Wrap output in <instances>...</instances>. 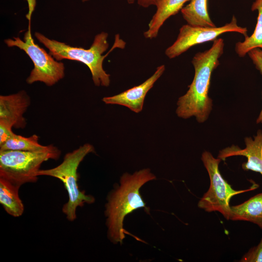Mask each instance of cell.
<instances>
[{"label": "cell", "mask_w": 262, "mask_h": 262, "mask_svg": "<svg viewBox=\"0 0 262 262\" xmlns=\"http://www.w3.org/2000/svg\"><path fill=\"white\" fill-rule=\"evenodd\" d=\"M224 45L222 38H217L209 49L198 52L193 57L195 75L187 92L178 100L176 113L179 117L187 119L194 116L199 123L207 119L213 106L208 95L211 75L219 65Z\"/></svg>", "instance_id": "6da1fadb"}, {"label": "cell", "mask_w": 262, "mask_h": 262, "mask_svg": "<svg viewBox=\"0 0 262 262\" xmlns=\"http://www.w3.org/2000/svg\"><path fill=\"white\" fill-rule=\"evenodd\" d=\"M155 176L148 168L123 174L120 185L115 187L107 197L105 215L106 217L107 236L114 244H122L125 238L123 221L125 217L133 211L146 208L140 193L141 187Z\"/></svg>", "instance_id": "7a4b0ae2"}, {"label": "cell", "mask_w": 262, "mask_h": 262, "mask_svg": "<svg viewBox=\"0 0 262 262\" xmlns=\"http://www.w3.org/2000/svg\"><path fill=\"white\" fill-rule=\"evenodd\" d=\"M34 36L38 41L49 50V53L57 61L63 59L74 60L82 62L89 69L94 84L97 86L108 87L110 83V75L103 69L104 59L116 48L124 49L126 42L120 38L119 34L115 35V41L111 49L105 55L109 44L108 33L102 32L98 33L88 49L81 47H72L66 43L51 39L39 32Z\"/></svg>", "instance_id": "3957f363"}, {"label": "cell", "mask_w": 262, "mask_h": 262, "mask_svg": "<svg viewBox=\"0 0 262 262\" xmlns=\"http://www.w3.org/2000/svg\"><path fill=\"white\" fill-rule=\"evenodd\" d=\"M94 152L93 146L86 143L74 150L67 153L61 164L48 169H40L38 176H47L59 179L64 184L68 194V201L62 208L63 213L69 221L77 218L76 210L82 207L85 203L91 204L95 202L94 196L87 195L84 191H81L78 183V168L84 157L89 153Z\"/></svg>", "instance_id": "277c9868"}, {"label": "cell", "mask_w": 262, "mask_h": 262, "mask_svg": "<svg viewBox=\"0 0 262 262\" xmlns=\"http://www.w3.org/2000/svg\"><path fill=\"white\" fill-rule=\"evenodd\" d=\"M61 153L52 145L41 151L0 150V178L19 187L34 183L42 164L49 159L58 160Z\"/></svg>", "instance_id": "5b68a950"}, {"label": "cell", "mask_w": 262, "mask_h": 262, "mask_svg": "<svg viewBox=\"0 0 262 262\" xmlns=\"http://www.w3.org/2000/svg\"><path fill=\"white\" fill-rule=\"evenodd\" d=\"M4 43L8 47H17L22 50L32 61L33 68L26 79L28 84L40 82L51 86L64 78V63L56 60L34 43L31 34L30 22L28 30L24 33L23 40L19 37H13L5 39Z\"/></svg>", "instance_id": "8992f818"}, {"label": "cell", "mask_w": 262, "mask_h": 262, "mask_svg": "<svg viewBox=\"0 0 262 262\" xmlns=\"http://www.w3.org/2000/svg\"><path fill=\"white\" fill-rule=\"evenodd\" d=\"M201 160L206 168L210 180V185L198 203V207L206 212H218L229 220L230 213L229 201L234 196L253 190L259 186L253 184L251 188L235 190L223 178L219 170L221 159L215 158L207 151L203 152Z\"/></svg>", "instance_id": "52a82bcc"}, {"label": "cell", "mask_w": 262, "mask_h": 262, "mask_svg": "<svg viewBox=\"0 0 262 262\" xmlns=\"http://www.w3.org/2000/svg\"><path fill=\"white\" fill-rule=\"evenodd\" d=\"M247 32L246 27L238 25L235 16H233L229 23L220 27H197L187 24L180 29L176 40L165 49V54L168 58L173 59L194 46L214 41L223 33H237L246 37Z\"/></svg>", "instance_id": "ba28073f"}, {"label": "cell", "mask_w": 262, "mask_h": 262, "mask_svg": "<svg viewBox=\"0 0 262 262\" xmlns=\"http://www.w3.org/2000/svg\"><path fill=\"white\" fill-rule=\"evenodd\" d=\"M164 65L158 66L152 76L141 84L118 94L105 97L102 101L107 104H117L125 106L131 111L139 113L143 110L145 98L156 82L165 71Z\"/></svg>", "instance_id": "9c48e42d"}, {"label": "cell", "mask_w": 262, "mask_h": 262, "mask_svg": "<svg viewBox=\"0 0 262 262\" xmlns=\"http://www.w3.org/2000/svg\"><path fill=\"white\" fill-rule=\"evenodd\" d=\"M30 104V98L23 90L9 95L0 96V124L16 129L25 128L23 116Z\"/></svg>", "instance_id": "30bf717a"}, {"label": "cell", "mask_w": 262, "mask_h": 262, "mask_svg": "<svg viewBox=\"0 0 262 262\" xmlns=\"http://www.w3.org/2000/svg\"><path fill=\"white\" fill-rule=\"evenodd\" d=\"M245 142L246 147L244 149L232 145L220 150L218 158L225 160L231 156H245L247 158V161L242 164V168L245 171L258 172L262 175V130L257 131L254 139L246 137Z\"/></svg>", "instance_id": "8fae6325"}, {"label": "cell", "mask_w": 262, "mask_h": 262, "mask_svg": "<svg viewBox=\"0 0 262 262\" xmlns=\"http://www.w3.org/2000/svg\"><path fill=\"white\" fill-rule=\"evenodd\" d=\"M190 0H155L156 11L148 24V29L144 33L147 39L156 38L161 28L170 16L177 14Z\"/></svg>", "instance_id": "7c38bea8"}, {"label": "cell", "mask_w": 262, "mask_h": 262, "mask_svg": "<svg viewBox=\"0 0 262 262\" xmlns=\"http://www.w3.org/2000/svg\"><path fill=\"white\" fill-rule=\"evenodd\" d=\"M229 219L249 221L262 229V193L241 204L230 206Z\"/></svg>", "instance_id": "4fadbf2b"}, {"label": "cell", "mask_w": 262, "mask_h": 262, "mask_svg": "<svg viewBox=\"0 0 262 262\" xmlns=\"http://www.w3.org/2000/svg\"><path fill=\"white\" fill-rule=\"evenodd\" d=\"M19 188L0 178V203L7 213L15 217L22 215L24 210L18 194Z\"/></svg>", "instance_id": "5bb4252c"}, {"label": "cell", "mask_w": 262, "mask_h": 262, "mask_svg": "<svg viewBox=\"0 0 262 262\" xmlns=\"http://www.w3.org/2000/svg\"><path fill=\"white\" fill-rule=\"evenodd\" d=\"M183 19L193 26L216 27L210 18L207 9V0H190L180 10Z\"/></svg>", "instance_id": "9a60e30c"}, {"label": "cell", "mask_w": 262, "mask_h": 262, "mask_svg": "<svg viewBox=\"0 0 262 262\" xmlns=\"http://www.w3.org/2000/svg\"><path fill=\"white\" fill-rule=\"evenodd\" d=\"M251 9L252 11H258L257 24L250 36H246L243 41L238 42L235 44V52L240 57H245L253 49H262V0H255Z\"/></svg>", "instance_id": "2e32d148"}, {"label": "cell", "mask_w": 262, "mask_h": 262, "mask_svg": "<svg viewBox=\"0 0 262 262\" xmlns=\"http://www.w3.org/2000/svg\"><path fill=\"white\" fill-rule=\"evenodd\" d=\"M39 137L33 134L25 137L15 133L8 140L0 145V150H20L36 151L47 149L49 146H43L39 143Z\"/></svg>", "instance_id": "e0dca14e"}, {"label": "cell", "mask_w": 262, "mask_h": 262, "mask_svg": "<svg viewBox=\"0 0 262 262\" xmlns=\"http://www.w3.org/2000/svg\"><path fill=\"white\" fill-rule=\"evenodd\" d=\"M240 262H262V238L260 243L245 254Z\"/></svg>", "instance_id": "ac0fdd59"}, {"label": "cell", "mask_w": 262, "mask_h": 262, "mask_svg": "<svg viewBox=\"0 0 262 262\" xmlns=\"http://www.w3.org/2000/svg\"><path fill=\"white\" fill-rule=\"evenodd\" d=\"M258 69L262 75V49L256 48L251 50L247 53ZM256 123H262V109L259 117L257 119Z\"/></svg>", "instance_id": "d6986e66"}, {"label": "cell", "mask_w": 262, "mask_h": 262, "mask_svg": "<svg viewBox=\"0 0 262 262\" xmlns=\"http://www.w3.org/2000/svg\"><path fill=\"white\" fill-rule=\"evenodd\" d=\"M10 127L0 124V145L8 140L14 133Z\"/></svg>", "instance_id": "ffe728a7"}, {"label": "cell", "mask_w": 262, "mask_h": 262, "mask_svg": "<svg viewBox=\"0 0 262 262\" xmlns=\"http://www.w3.org/2000/svg\"><path fill=\"white\" fill-rule=\"evenodd\" d=\"M127 1L129 4L136 2L139 6L144 8L155 5V0H127Z\"/></svg>", "instance_id": "44dd1931"}, {"label": "cell", "mask_w": 262, "mask_h": 262, "mask_svg": "<svg viewBox=\"0 0 262 262\" xmlns=\"http://www.w3.org/2000/svg\"><path fill=\"white\" fill-rule=\"evenodd\" d=\"M29 5V13L28 15H32L36 3V0H27Z\"/></svg>", "instance_id": "7402d4cb"}, {"label": "cell", "mask_w": 262, "mask_h": 262, "mask_svg": "<svg viewBox=\"0 0 262 262\" xmlns=\"http://www.w3.org/2000/svg\"><path fill=\"white\" fill-rule=\"evenodd\" d=\"M88 0H82V1L83 2H85V1H88Z\"/></svg>", "instance_id": "603a6c76"}]
</instances>
